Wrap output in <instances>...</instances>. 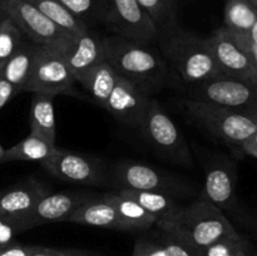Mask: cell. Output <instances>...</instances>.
I'll return each mask as SVG.
<instances>
[{
	"label": "cell",
	"instance_id": "obj_38",
	"mask_svg": "<svg viewBox=\"0 0 257 256\" xmlns=\"http://www.w3.org/2000/svg\"><path fill=\"white\" fill-rule=\"evenodd\" d=\"M245 35L248 38V39L251 40V42L253 43V44L257 45V20H256L255 24H253V27L251 28L250 32H248L247 34H245Z\"/></svg>",
	"mask_w": 257,
	"mask_h": 256
},
{
	"label": "cell",
	"instance_id": "obj_4",
	"mask_svg": "<svg viewBox=\"0 0 257 256\" xmlns=\"http://www.w3.org/2000/svg\"><path fill=\"white\" fill-rule=\"evenodd\" d=\"M138 132L156 155L175 165L193 168L195 158L185 136L171 115L153 98L148 103Z\"/></svg>",
	"mask_w": 257,
	"mask_h": 256
},
{
	"label": "cell",
	"instance_id": "obj_36",
	"mask_svg": "<svg viewBox=\"0 0 257 256\" xmlns=\"http://www.w3.org/2000/svg\"><path fill=\"white\" fill-rule=\"evenodd\" d=\"M32 256H89L88 253L79 252V251H60L53 248L37 247L35 246Z\"/></svg>",
	"mask_w": 257,
	"mask_h": 256
},
{
	"label": "cell",
	"instance_id": "obj_15",
	"mask_svg": "<svg viewBox=\"0 0 257 256\" xmlns=\"http://www.w3.org/2000/svg\"><path fill=\"white\" fill-rule=\"evenodd\" d=\"M59 53L72 72L75 82L80 83L95 65L104 60L103 37L87 29L73 35L72 40Z\"/></svg>",
	"mask_w": 257,
	"mask_h": 256
},
{
	"label": "cell",
	"instance_id": "obj_35",
	"mask_svg": "<svg viewBox=\"0 0 257 256\" xmlns=\"http://www.w3.org/2000/svg\"><path fill=\"white\" fill-rule=\"evenodd\" d=\"M35 246H22V245H8L0 248V256H32Z\"/></svg>",
	"mask_w": 257,
	"mask_h": 256
},
{
	"label": "cell",
	"instance_id": "obj_17",
	"mask_svg": "<svg viewBox=\"0 0 257 256\" xmlns=\"http://www.w3.org/2000/svg\"><path fill=\"white\" fill-rule=\"evenodd\" d=\"M205 196L221 211L231 210L236 196V171L232 165L223 160L206 161Z\"/></svg>",
	"mask_w": 257,
	"mask_h": 256
},
{
	"label": "cell",
	"instance_id": "obj_7",
	"mask_svg": "<svg viewBox=\"0 0 257 256\" xmlns=\"http://www.w3.org/2000/svg\"><path fill=\"white\" fill-rule=\"evenodd\" d=\"M190 99L228 108L257 118V83L226 74L192 84Z\"/></svg>",
	"mask_w": 257,
	"mask_h": 256
},
{
	"label": "cell",
	"instance_id": "obj_29",
	"mask_svg": "<svg viewBox=\"0 0 257 256\" xmlns=\"http://www.w3.org/2000/svg\"><path fill=\"white\" fill-rule=\"evenodd\" d=\"M74 17L87 25V20L107 19L109 0H59Z\"/></svg>",
	"mask_w": 257,
	"mask_h": 256
},
{
	"label": "cell",
	"instance_id": "obj_10",
	"mask_svg": "<svg viewBox=\"0 0 257 256\" xmlns=\"http://www.w3.org/2000/svg\"><path fill=\"white\" fill-rule=\"evenodd\" d=\"M40 165L55 177L84 186L110 185L109 170L97 157L55 148Z\"/></svg>",
	"mask_w": 257,
	"mask_h": 256
},
{
	"label": "cell",
	"instance_id": "obj_2",
	"mask_svg": "<svg viewBox=\"0 0 257 256\" xmlns=\"http://www.w3.org/2000/svg\"><path fill=\"white\" fill-rule=\"evenodd\" d=\"M156 226L198 252L221 238L237 232L223 211L205 197L183 206L175 217L158 221Z\"/></svg>",
	"mask_w": 257,
	"mask_h": 256
},
{
	"label": "cell",
	"instance_id": "obj_24",
	"mask_svg": "<svg viewBox=\"0 0 257 256\" xmlns=\"http://www.w3.org/2000/svg\"><path fill=\"white\" fill-rule=\"evenodd\" d=\"M37 48L38 44L30 42L29 39H24L19 49L12 55V58L5 63L4 67L0 70V78L18 88L19 92H22L23 85L29 77Z\"/></svg>",
	"mask_w": 257,
	"mask_h": 256
},
{
	"label": "cell",
	"instance_id": "obj_5",
	"mask_svg": "<svg viewBox=\"0 0 257 256\" xmlns=\"http://www.w3.org/2000/svg\"><path fill=\"white\" fill-rule=\"evenodd\" d=\"M185 110L196 125L230 145L241 146L257 132V118L228 108L187 98Z\"/></svg>",
	"mask_w": 257,
	"mask_h": 256
},
{
	"label": "cell",
	"instance_id": "obj_27",
	"mask_svg": "<svg viewBox=\"0 0 257 256\" xmlns=\"http://www.w3.org/2000/svg\"><path fill=\"white\" fill-rule=\"evenodd\" d=\"M25 2L37 8L42 14H44L58 27L72 34H78L89 29L88 25L74 17L59 0H25Z\"/></svg>",
	"mask_w": 257,
	"mask_h": 256
},
{
	"label": "cell",
	"instance_id": "obj_9",
	"mask_svg": "<svg viewBox=\"0 0 257 256\" xmlns=\"http://www.w3.org/2000/svg\"><path fill=\"white\" fill-rule=\"evenodd\" d=\"M0 12L10 18L30 42L57 52H60L74 35L58 27L25 0H0Z\"/></svg>",
	"mask_w": 257,
	"mask_h": 256
},
{
	"label": "cell",
	"instance_id": "obj_25",
	"mask_svg": "<svg viewBox=\"0 0 257 256\" xmlns=\"http://www.w3.org/2000/svg\"><path fill=\"white\" fill-rule=\"evenodd\" d=\"M103 198L112 203L119 215L124 218L125 222L131 226L132 231H145L151 228L152 226H156L157 223V218L150 212L145 210L142 206L138 205L131 198L124 197L120 193L115 192H108L103 195Z\"/></svg>",
	"mask_w": 257,
	"mask_h": 256
},
{
	"label": "cell",
	"instance_id": "obj_21",
	"mask_svg": "<svg viewBox=\"0 0 257 256\" xmlns=\"http://www.w3.org/2000/svg\"><path fill=\"white\" fill-rule=\"evenodd\" d=\"M160 232V237L140 238L135 245L133 256H201V252L175 236L162 230Z\"/></svg>",
	"mask_w": 257,
	"mask_h": 256
},
{
	"label": "cell",
	"instance_id": "obj_26",
	"mask_svg": "<svg viewBox=\"0 0 257 256\" xmlns=\"http://www.w3.org/2000/svg\"><path fill=\"white\" fill-rule=\"evenodd\" d=\"M223 27L232 34H247L257 20V9L247 0H227Z\"/></svg>",
	"mask_w": 257,
	"mask_h": 256
},
{
	"label": "cell",
	"instance_id": "obj_31",
	"mask_svg": "<svg viewBox=\"0 0 257 256\" xmlns=\"http://www.w3.org/2000/svg\"><path fill=\"white\" fill-rule=\"evenodd\" d=\"M201 256H251V251L247 240L236 232L203 248Z\"/></svg>",
	"mask_w": 257,
	"mask_h": 256
},
{
	"label": "cell",
	"instance_id": "obj_40",
	"mask_svg": "<svg viewBox=\"0 0 257 256\" xmlns=\"http://www.w3.org/2000/svg\"><path fill=\"white\" fill-rule=\"evenodd\" d=\"M247 2L250 3V4H252L253 7H255L256 9H257V0H247Z\"/></svg>",
	"mask_w": 257,
	"mask_h": 256
},
{
	"label": "cell",
	"instance_id": "obj_41",
	"mask_svg": "<svg viewBox=\"0 0 257 256\" xmlns=\"http://www.w3.org/2000/svg\"><path fill=\"white\" fill-rule=\"evenodd\" d=\"M255 256H257V250H256V252H255Z\"/></svg>",
	"mask_w": 257,
	"mask_h": 256
},
{
	"label": "cell",
	"instance_id": "obj_13",
	"mask_svg": "<svg viewBox=\"0 0 257 256\" xmlns=\"http://www.w3.org/2000/svg\"><path fill=\"white\" fill-rule=\"evenodd\" d=\"M150 100L151 97L147 93L141 90L128 79L119 77L104 109L108 110L117 122L138 131Z\"/></svg>",
	"mask_w": 257,
	"mask_h": 256
},
{
	"label": "cell",
	"instance_id": "obj_18",
	"mask_svg": "<svg viewBox=\"0 0 257 256\" xmlns=\"http://www.w3.org/2000/svg\"><path fill=\"white\" fill-rule=\"evenodd\" d=\"M68 222L118 231H132L131 226L119 215L117 208L105 198H90L77 208L68 218Z\"/></svg>",
	"mask_w": 257,
	"mask_h": 256
},
{
	"label": "cell",
	"instance_id": "obj_23",
	"mask_svg": "<svg viewBox=\"0 0 257 256\" xmlns=\"http://www.w3.org/2000/svg\"><path fill=\"white\" fill-rule=\"evenodd\" d=\"M55 148L57 146L54 143H50L49 141L34 133H29L17 145L5 148L3 162L25 161V162L42 163L53 155Z\"/></svg>",
	"mask_w": 257,
	"mask_h": 256
},
{
	"label": "cell",
	"instance_id": "obj_11",
	"mask_svg": "<svg viewBox=\"0 0 257 256\" xmlns=\"http://www.w3.org/2000/svg\"><path fill=\"white\" fill-rule=\"evenodd\" d=\"M105 23L118 37L143 44L158 40L155 24L137 0H109Z\"/></svg>",
	"mask_w": 257,
	"mask_h": 256
},
{
	"label": "cell",
	"instance_id": "obj_8",
	"mask_svg": "<svg viewBox=\"0 0 257 256\" xmlns=\"http://www.w3.org/2000/svg\"><path fill=\"white\" fill-rule=\"evenodd\" d=\"M75 79L59 52L44 45H38L33 58L29 77L22 92L44 93V94H67L80 97L75 92Z\"/></svg>",
	"mask_w": 257,
	"mask_h": 256
},
{
	"label": "cell",
	"instance_id": "obj_6",
	"mask_svg": "<svg viewBox=\"0 0 257 256\" xmlns=\"http://www.w3.org/2000/svg\"><path fill=\"white\" fill-rule=\"evenodd\" d=\"M110 185L119 190L160 192L177 198L192 191L190 183L177 176L136 161H118L109 170Z\"/></svg>",
	"mask_w": 257,
	"mask_h": 256
},
{
	"label": "cell",
	"instance_id": "obj_3",
	"mask_svg": "<svg viewBox=\"0 0 257 256\" xmlns=\"http://www.w3.org/2000/svg\"><path fill=\"white\" fill-rule=\"evenodd\" d=\"M158 40L166 62L186 83L196 84L223 74L205 38L177 28Z\"/></svg>",
	"mask_w": 257,
	"mask_h": 256
},
{
	"label": "cell",
	"instance_id": "obj_19",
	"mask_svg": "<svg viewBox=\"0 0 257 256\" xmlns=\"http://www.w3.org/2000/svg\"><path fill=\"white\" fill-rule=\"evenodd\" d=\"M117 192L142 206L147 212L157 218V222L171 220L183 207V205H181L176 200V197L165 195V193L138 190H119Z\"/></svg>",
	"mask_w": 257,
	"mask_h": 256
},
{
	"label": "cell",
	"instance_id": "obj_28",
	"mask_svg": "<svg viewBox=\"0 0 257 256\" xmlns=\"http://www.w3.org/2000/svg\"><path fill=\"white\" fill-rule=\"evenodd\" d=\"M155 24L158 38L177 29L172 0H137Z\"/></svg>",
	"mask_w": 257,
	"mask_h": 256
},
{
	"label": "cell",
	"instance_id": "obj_20",
	"mask_svg": "<svg viewBox=\"0 0 257 256\" xmlns=\"http://www.w3.org/2000/svg\"><path fill=\"white\" fill-rule=\"evenodd\" d=\"M53 100L54 95L34 93L30 104V133L40 136L55 145L57 123Z\"/></svg>",
	"mask_w": 257,
	"mask_h": 256
},
{
	"label": "cell",
	"instance_id": "obj_37",
	"mask_svg": "<svg viewBox=\"0 0 257 256\" xmlns=\"http://www.w3.org/2000/svg\"><path fill=\"white\" fill-rule=\"evenodd\" d=\"M240 147L246 155L251 156V157L253 158H257V132L253 133L251 137H248Z\"/></svg>",
	"mask_w": 257,
	"mask_h": 256
},
{
	"label": "cell",
	"instance_id": "obj_12",
	"mask_svg": "<svg viewBox=\"0 0 257 256\" xmlns=\"http://www.w3.org/2000/svg\"><path fill=\"white\" fill-rule=\"evenodd\" d=\"M205 39L223 74L257 83L256 68L225 27L216 29Z\"/></svg>",
	"mask_w": 257,
	"mask_h": 256
},
{
	"label": "cell",
	"instance_id": "obj_16",
	"mask_svg": "<svg viewBox=\"0 0 257 256\" xmlns=\"http://www.w3.org/2000/svg\"><path fill=\"white\" fill-rule=\"evenodd\" d=\"M50 188L37 181H28L0 192V217L5 218L19 231L20 223L32 212L38 201L44 197Z\"/></svg>",
	"mask_w": 257,
	"mask_h": 256
},
{
	"label": "cell",
	"instance_id": "obj_1",
	"mask_svg": "<svg viewBox=\"0 0 257 256\" xmlns=\"http://www.w3.org/2000/svg\"><path fill=\"white\" fill-rule=\"evenodd\" d=\"M104 60L118 77L128 79L148 95L160 90L168 80V63L151 44L127 38L103 37Z\"/></svg>",
	"mask_w": 257,
	"mask_h": 256
},
{
	"label": "cell",
	"instance_id": "obj_22",
	"mask_svg": "<svg viewBox=\"0 0 257 256\" xmlns=\"http://www.w3.org/2000/svg\"><path fill=\"white\" fill-rule=\"evenodd\" d=\"M118 74L105 60L95 65L79 83L90 99L104 109L107 100L118 80Z\"/></svg>",
	"mask_w": 257,
	"mask_h": 256
},
{
	"label": "cell",
	"instance_id": "obj_14",
	"mask_svg": "<svg viewBox=\"0 0 257 256\" xmlns=\"http://www.w3.org/2000/svg\"><path fill=\"white\" fill-rule=\"evenodd\" d=\"M90 200V195L80 192H48L38 201L32 212L20 223V232L45 223L68 221L79 206Z\"/></svg>",
	"mask_w": 257,
	"mask_h": 256
},
{
	"label": "cell",
	"instance_id": "obj_39",
	"mask_svg": "<svg viewBox=\"0 0 257 256\" xmlns=\"http://www.w3.org/2000/svg\"><path fill=\"white\" fill-rule=\"evenodd\" d=\"M4 152H5V148L0 145V162H3V158H4Z\"/></svg>",
	"mask_w": 257,
	"mask_h": 256
},
{
	"label": "cell",
	"instance_id": "obj_34",
	"mask_svg": "<svg viewBox=\"0 0 257 256\" xmlns=\"http://www.w3.org/2000/svg\"><path fill=\"white\" fill-rule=\"evenodd\" d=\"M19 93V89L15 88L14 85L10 84L9 82H7L5 79L0 78V110L8 104V102L12 100V98L15 94Z\"/></svg>",
	"mask_w": 257,
	"mask_h": 256
},
{
	"label": "cell",
	"instance_id": "obj_32",
	"mask_svg": "<svg viewBox=\"0 0 257 256\" xmlns=\"http://www.w3.org/2000/svg\"><path fill=\"white\" fill-rule=\"evenodd\" d=\"M17 233H19V231L13 223H10L5 218L0 217V248L12 245Z\"/></svg>",
	"mask_w": 257,
	"mask_h": 256
},
{
	"label": "cell",
	"instance_id": "obj_33",
	"mask_svg": "<svg viewBox=\"0 0 257 256\" xmlns=\"http://www.w3.org/2000/svg\"><path fill=\"white\" fill-rule=\"evenodd\" d=\"M231 34H232V33H231ZM232 37L235 38L237 44L245 50L246 54L248 55L250 60L252 62L253 67H255L257 70V45L253 44L245 34H232Z\"/></svg>",
	"mask_w": 257,
	"mask_h": 256
},
{
	"label": "cell",
	"instance_id": "obj_30",
	"mask_svg": "<svg viewBox=\"0 0 257 256\" xmlns=\"http://www.w3.org/2000/svg\"><path fill=\"white\" fill-rule=\"evenodd\" d=\"M0 14H2L0 18V70H2L5 63L19 49L24 38L23 33L10 18L3 14L2 12Z\"/></svg>",
	"mask_w": 257,
	"mask_h": 256
}]
</instances>
